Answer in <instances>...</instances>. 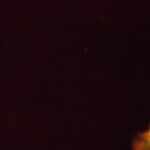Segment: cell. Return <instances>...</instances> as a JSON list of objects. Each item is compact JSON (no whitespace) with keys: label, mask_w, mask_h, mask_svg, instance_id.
Segmentation results:
<instances>
[{"label":"cell","mask_w":150,"mask_h":150,"mask_svg":"<svg viewBox=\"0 0 150 150\" xmlns=\"http://www.w3.org/2000/svg\"><path fill=\"white\" fill-rule=\"evenodd\" d=\"M131 150H150V123L146 130L134 135L131 142Z\"/></svg>","instance_id":"obj_1"}]
</instances>
